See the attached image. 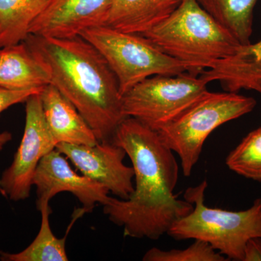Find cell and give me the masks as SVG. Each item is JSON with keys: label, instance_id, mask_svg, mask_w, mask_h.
<instances>
[{"label": "cell", "instance_id": "obj_1", "mask_svg": "<svg viewBox=\"0 0 261 261\" xmlns=\"http://www.w3.org/2000/svg\"><path fill=\"white\" fill-rule=\"evenodd\" d=\"M24 42L47 70L50 84L78 110L98 142L112 141L127 117L118 80L102 55L82 36L29 34Z\"/></svg>", "mask_w": 261, "mask_h": 261}, {"label": "cell", "instance_id": "obj_2", "mask_svg": "<svg viewBox=\"0 0 261 261\" xmlns=\"http://www.w3.org/2000/svg\"><path fill=\"white\" fill-rule=\"evenodd\" d=\"M112 142L120 146L132 163L135 191L127 200L113 201L115 210L126 216L159 214L176 204L178 165L157 130L127 117L118 126Z\"/></svg>", "mask_w": 261, "mask_h": 261}, {"label": "cell", "instance_id": "obj_3", "mask_svg": "<svg viewBox=\"0 0 261 261\" xmlns=\"http://www.w3.org/2000/svg\"><path fill=\"white\" fill-rule=\"evenodd\" d=\"M142 35L199 76L218 62L238 53L243 44L197 0H182L167 18Z\"/></svg>", "mask_w": 261, "mask_h": 261}, {"label": "cell", "instance_id": "obj_4", "mask_svg": "<svg viewBox=\"0 0 261 261\" xmlns=\"http://www.w3.org/2000/svg\"><path fill=\"white\" fill-rule=\"evenodd\" d=\"M205 180L185 191V200L193 204L190 214L178 220L168 231L176 240H197L209 244L228 260L243 261L250 238H261V198L241 211L208 207L205 204Z\"/></svg>", "mask_w": 261, "mask_h": 261}, {"label": "cell", "instance_id": "obj_5", "mask_svg": "<svg viewBox=\"0 0 261 261\" xmlns=\"http://www.w3.org/2000/svg\"><path fill=\"white\" fill-rule=\"evenodd\" d=\"M256 104L254 98L234 92L207 90L158 132L166 146L178 154L182 172L189 177L209 135L221 125L252 112Z\"/></svg>", "mask_w": 261, "mask_h": 261}, {"label": "cell", "instance_id": "obj_6", "mask_svg": "<svg viewBox=\"0 0 261 261\" xmlns=\"http://www.w3.org/2000/svg\"><path fill=\"white\" fill-rule=\"evenodd\" d=\"M81 36L107 62L118 80L121 95L149 77L187 71L185 63L163 53L142 34L103 25L87 29Z\"/></svg>", "mask_w": 261, "mask_h": 261}, {"label": "cell", "instance_id": "obj_7", "mask_svg": "<svg viewBox=\"0 0 261 261\" xmlns=\"http://www.w3.org/2000/svg\"><path fill=\"white\" fill-rule=\"evenodd\" d=\"M207 84L187 72L149 77L122 95L123 113L158 132L205 94Z\"/></svg>", "mask_w": 261, "mask_h": 261}, {"label": "cell", "instance_id": "obj_8", "mask_svg": "<svg viewBox=\"0 0 261 261\" xmlns=\"http://www.w3.org/2000/svg\"><path fill=\"white\" fill-rule=\"evenodd\" d=\"M43 113L40 93L25 102L24 133L11 165L3 172L0 187L10 200H25L30 196L33 178L41 160L56 149Z\"/></svg>", "mask_w": 261, "mask_h": 261}, {"label": "cell", "instance_id": "obj_9", "mask_svg": "<svg viewBox=\"0 0 261 261\" xmlns=\"http://www.w3.org/2000/svg\"><path fill=\"white\" fill-rule=\"evenodd\" d=\"M56 149L82 175L101 184L118 198L127 200L135 191L134 168L123 163L126 152L112 141L94 145L58 143Z\"/></svg>", "mask_w": 261, "mask_h": 261}, {"label": "cell", "instance_id": "obj_10", "mask_svg": "<svg viewBox=\"0 0 261 261\" xmlns=\"http://www.w3.org/2000/svg\"><path fill=\"white\" fill-rule=\"evenodd\" d=\"M33 186L37 187V206L49 202L60 192H68L82 203L84 213L91 212L97 204L105 205L110 197L106 187L77 173L56 149L41 160L33 178Z\"/></svg>", "mask_w": 261, "mask_h": 261}, {"label": "cell", "instance_id": "obj_11", "mask_svg": "<svg viewBox=\"0 0 261 261\" xmlns=\"http://www.w3.org/2000/svg\"><path fill=\"white\" fill-rule=\"evenodd\" d=\"M111 0H50L32 23L30 34L70 38L105 25Z\"/></svg>", "mask_w": 261, "mask_h": 261}, {"label": "cell", "instance_id": "obj_12", "mask_svg": "<svg viewBox=\"0 0 261 261\" xmlns=\"http://www.w3.org/2000/svg\"><path fill=\"white\" fill-rule=\"evenodd\" d=\"M40 98L44 118L56 145L97 143V137L83 116L54 86H45L40 92Z\"/></svg>", "mask_w": 261, "mask_h": 261}, {"label": "cell", "instance_id": "obj_13", "mask_svg": "<svg viewBox=\"0 0 261 261\" xmlns=\"http://www.w3.org/2000/svg\"><path fill=\"white\" fill-rule=\"evenodd\" d=\"M182 0H111L105 25L142 34L167 18Z\"/></svg>", "mask_w": 261, "mask_h": 261}, {"label": "cell", "instance_id": "obj_14", "mask_svg": "<svg viewBox=\"0 0 261 261\" xmlns=\"http://www.w3.org/2000/svg\"><path fill=\"white\" fill-rule=\"evenodd\" d=\"M210 82H219L226 92L241 89L261 92V39L243 46L236 54L218 62L205 73Z\"/></svg>", "mask_w": 261, "mask_h": 261}, {"label": "cell", "instance_id": "obj_15", "mask_svg": "<svg viewBox=\"0 0 261 261\" xmlns=\"http://www.w3.org/2000/svg\"><path fill=\"white\" fill-rule=\"evenodd\" d=\"M50 84V76L25 43L0 48V87L23 90L42 89Z\"/></svg>", "mask_w": 261, "mask_h": 261}, {"label": "cell", "instance_id": "obj_16", "mask_svg": "<svg viewBox=\"0 0 261 261\" xmlns=\"http://www.w3.org/2000/svg\"><path fill=\"white\" fill-rule=\"evenodd\" d=\"M50 0H0V48L25 40Z\"/></svg>", "mask_w": 261, "mask_h": 261}, {"label": "cell", "instance_id": "obj_17", "mask_svg": "<svg viewBox=\"0 0 261 261\" xmlns=\"http://www.w3.org/2000/svg\"><path fill=\"white\" fill-rule=\"evenodd\" d=\"M244 46L251 44L253 10L257 0H197Z\"/></svg>", "mask_w": 261, "mask_h": 261}, {"label": "cell", "instance_id": "obj_18", "mask_svg": "<svg viewBox=\"0 0 261 261\" xmlns=\"http://www.w3.org/2000/svg\"><path fill=\"white\" fill-rule=\"evenodd\" d=\"M42 220L37 236L25 250L17 253L0 252V259L4 261H68L65 250V239H59L51 231L49 202L37 206Z\"/></svg>", "mask_w": 261, "mask_h": 261}, {"label": "cell", "instance_id": "obj_19", "mask_svg": "<svg viewBox=\"0 0 261 261\" xmlns=\"http://www.w3.org/2000/svg\"><path fill=\"white\" fill-rule=\"evenodd\" d=\"M226 164L243 177L261 181V126L250 132L228 154Z\"/></svg>", "mask_w": 261, "mask_h": 261}, {"label": "cell", "instance_id": "obj_20", "mask_svg": "<svg viewBox=\"0 0 261 261\" xmlns=\"http://www.w3.org/2000/svg\"><path fill=\"white\" fill-rule=\"evenodd\" d=\"M144 261H227L228 258L216 252L209 244L195 240L184 250H163L152 247L146 252Z\"/></svg>", "mask_w": 261, "mask_h": 261}, {"label": "cell", "instance_id": "obj_21", "mask_svg": "<svg viewBox=\"0 0 261 261\" xmlns=\"http://www.w3.org/2000/svg\"><path fill=\"white\" fill-rule=\"evenodd\" d=\"M42 89L13 90L0 87V116L11 106L19 103L25 102L33 94L40 93Z\"/></svg>", "mask_w": 261, "mask_h": 261}, {"label": "cell", "instance_id": "obj_22", "mask_svg": "<svg viewBox=\"0 0 261 261\" xmlns=\"http://www.w3.org/2000/svg\"><path fill=\"white\" fill-rule=\"evenodd\" d=\"M243 261H261V238L248 240L244 251Z\"/></svg>", "mask_w": 261, "mask_h": 261}, {"label": "cell", "instance_id": "obj_23", "mask_svg": "<svg viewBox=\"0 0 261 261\" xmlns=\"http://www.w3.org/2000/svg\"><path fill=\"white\" fill-rule=\"evenodd\" d=\"M13 138L12 134L8 132H1L0 133V150H2L5 145L10 142Z\"/></svg>", "mask_w": 261, "mask_h": 261}, {"label": "cell", "instance_id": "obj_24", "mask_svg": "<svg viewBox=\"0 0 261 261\" xmlns=\"http://www.w3.org/2000/svg\"><path fill=\"white\" fill-rule=\"evenodd\" d=\"M260 94H261V92H260Z\"/></svg>", "mask_w": 261, "mask_h": 261}]
</instances>
